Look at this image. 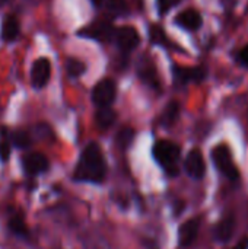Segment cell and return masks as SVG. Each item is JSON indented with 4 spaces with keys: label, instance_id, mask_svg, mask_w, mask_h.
Segmentation results:
<instances>
[{
    "label": "cell",
    "instance_id": "6da1fadb",
    "mask_svg": "<svg viewBox=\"0 0 248 249\" xmlns=\"http://www.w3.org/2000/svg\"><path fill=\"white\" fill-rule=\"evenodd\" d=\"M107 174V165L101 147L96 143H89L77 162L73 178L83 182H102Z\"/></svg>",
    "mask_w": 248,
    "mask_h": 249
},
{
    "label": "cell",
    "instance_id": "7a4b0ae2",
    "mask_svg": "<svg viewBox=\"0 0 248 249\" xmlns=\"http://www.w3.org/2000/svg\"><path fill=\"white\" fill-rule=\"evenodd\" d=\"M181 149L178 144L170 140H159L153 146V158L155 160L167 171L170 177L178 175V160H180Z\"/></svg>",
    "mask_w": 248,
    "mask_h": 249
},
{
    "label": "cell",
    "instance_id": "3957f363",
    "mask_svg": "<svg viewBox=\"0 0 248 249\" xmlns=\"http://www.w3.org/2000/svg\"><path fill=\"white\" fill-rule=\"evenodd\" d=\"M212 158H213V162H215L218 171L221 174H224L227 178H229L231 181H237L240 178L238 168L232 162V155L227 144H218L216 147H213Z\"/></svg>",
    "mask_w": 248,
    "mask_h": 249
},
{
    "label": "cell",
    "instance_id": "277c9868",
    "mask_svg": "<svg viewBox=\"0 0 248 249\" xmlns=\"http://www.w3.org/2000/svg\"><path fill=\"white\" fill-rule=\"evenodd\" d=\"M117 88L111 79H102L98 82L92 90V101L98 108L110 107L115 99Z\"/></svg>",
    "mask_w": 248,
    "mask_h": 249
},
{
    "label": "cell",
    "instance_id": "5b68a950",
    "mask_svg": "<svg viewBox=\"0 0 248 249\" xmlns=\"http://www.w3.org/2000/svg\"><path fill=\"white\" fill-rule=\"evenodd\" d=\"M50 74H51V63L48 58L41 57L37 58L32 64L31 69V83L35 89H41L44 88L48 80H50Z\"/></svg>",
    "mask_w": 248,
    "mask_h": 249
},
{
    "label": "cell",
    "instance_id": "8992f818",
    "mask_svg": "<svg viewBox=\"0 0 248 249\" xmlns=\"http://www.w3.org/2000/svg\"><path fill=\"white\" fill-rule=\"evenodd\" d=\"M79 35L86 36V38H92V39H98V41H108L115 34H114L113 25L110 22L96 20V22L91 23L89 26H85L83 29H80Z\"/></svg>",
    "mask_w": 248,
    "mask_h": 249
},
{
    "label": "cell",
    "instance_id": "52a82bcc",
    "mask_svg": "<svg viewBox=\"0 0 248 249\" xmlns=\"http://www.w3.org/2000/svg\"><path fill=\"white\" fill-rule=\"evenodd\" d=\"M48 159L42 153H28L22 158V168L29 177H35L48 171Z\"/></svg>",
    "mask_w": 248,
    "mask_h": 249
},
{
    "label": "cell",
    "instance_id": "ba28073f",
    "mask_svg": "<svg viewBox=\"0 0 248 249\" xmlns=\"http://www.w3.org/2000/svg\"><path fill=\"white\" fill-rule=\"evenodd\" d=\"M184 168H186V172L193 179H202L206 172V163H205V158H203L202 152L197 149L191 150L186 158Z\"/></svg>",
    "mask_w": 248,
    "mask_h": 249
},
{
    "label": "cell",
    "instance_id": "9c48e42d",
    "mask_svg": "<svg viewBox=\"0 0 248 249\" xmlns=\"http://www.w3.org/2000/svg\"><path fill=\"white\" fill-rule=\"evenodd\" d=\"M115 41H117L120 50H123L124 53H129V51H133L139 45L140 38H139V34L134 28L121 26L115 32Z\"/></svg>",
    "mask_w": 248,
    "mask_h": 249
},
{
    "label": "cell",
    "instance_id": "30bf717a",
    "mask_svg": "<svg viewBox=\"0 0 248 249\" xmlns=\"http://www.w3.org/2000/svg\"><path fill=\"white\" fill-rule=\"evenodd\" d=\"M199 228L200 223L197 219H190L186 223L181 225L180 232H178V241H180V247H189L191 245L197 235H199Z\"/></svg>",
    "mask_w": 248,
    "mask_h": 249
},
{
    "label": "cell",
    "instance_id": "8fae6325",
    "mask_svg": "<svg viewBox=\"0 0 248 249\" xmlns=\"http://www.w3.org/2000/svg\"><path fill=\"white\" fill-rule=\"evenodd\" d=\"M206 76V69L202 67H194V69H181L175 67L174 69V77L175 82L178 83H189V82H202Z\"/></svg>",
    "mask_w": 248,
    "mask_h": 249
},
{
    "label": "cell",
    "instance_id": "7c38bea8",
    "mask_svg": "<svg viewBox=\"0 0 248 249\" xmlns=\"http://www.w3.org/2000/svg\"><path fill=\"white\" fill-rule=\"evenodd\" d=\"M175 23L187 31H197L202 26V16L199 12L189 9V10H184L177 15Z\"/></svg>",
    "mask_w": 248,
    "mask_h": 249
},
{
    "label": "cell",
    "instance_id": "4fadbf2b",
    "mask_svg": "<svg viewBox=\"0 0 248 249\" xmlns=\"http://www.w3.org/2000/svg\"><path fill=\"white\" fill-rule=\"evenodd\" d=\"M19 36V22L13 15H7L1 23V38L6 42H13Z\"/></svg>",
    "mask_w": 248,
    "mask_h": 249
},
{
    "label": "cell",
    "instance_id": "5bb4252c",
    "mask_svg": "<svg viewBox=\"0 0 248 249\" xmlns=\"http://www.w3.org/2000/svg\"><path fill=\"white\" fill-rule=\"evenodd\" d=\"M234 231H235V220L234 217H227L224 220H221L215 231H213V235H215V239L219 241V242H228L232 235H234Z\"/></svg>",
    "mask_w": 248,
    "mask_h": 249
},
{
    "label": "cell",
    "instance_id": "9a60e30c",
    "mask_svg": "<svg viewBox=\"0 0 248 249\" xmlns=\"http://www.w3.org/2000/svg\"><path fill=\"white\" fill-rule=\"evenodd\" d=\"M95 120H96V124H98L99 128L107 130V128H110L114 124V121H115V112L110 107L99 108L96 111Z\"/></svg>",
    "mask_w": 248,
    "mask_h": 249
},
{
    "label": "cell",
    "instance_id": "2e32d148",
    "mask_svg": "<svg viewBox=\"0 0 248 249\" xmlns=\"http://www.w3.org/2000/svg\"><path fill=\"white\" fill-rule=\"evenodd\" d=\"M178 114H180V105H178V102L172 101V102H170V104L165 107V109H164V112H162V115H161V123H162L164 125L170 127V125H172V124L177 121Z\"/></svg>",
    "mask_w": 248,
    "mask_h": 249
},
{
    "label": "cell",
    "instance_id": "e0dca14e",
    "mask_svg": "<svg viewBox=\"0 0 248 249\" xmlns=\"http://www.w3.org/2000/svg\"><path fill=\"white\" fill-rule=\"evenodd\" d=\"M9 229L13 235L16 236H26L28 235V228L25 225V220H23V216L16 213L13 214L10 219H9Z\"/></svg>",
    "mask_w": 248,
    "mask_h": 249
},
{
    "label": "cell",
    "instance_id": "ac0fdd59",
    "mask_svg": "<svg viewBox=\"0 0 248 249\" xmlns=\"http://www.w3.org/2000/svg\"><path fill=\"white\" fill-rule=\"evenodd\" d=\"M139 76L140 79L148 83L151 88H155L158 89L159 88V80H158V76H156V70L153 66H140L139 69Z\"/></svg>",
    "mask_w": 248,
    "mask_h": 249
},
{
    "label": "cell",
    "instance_id": "d6986e66",
    "mask_svg": "<svg viewBox=\"0 0 248 249\" xmlns=\"http://www.w3.org/2000/svg\"><path fill=\"white\" fill-rule=\"evenodd\" d=\"M133 139H134V130L130 128V127H123V128L118 131L117 137H115L117 147L121 149V150H126V149L132 144Z\"/></svg>",
    "mask_w": 248,
    "mask_h": 249
},
{
    "label": "cell",
    "instance_id": "ffe728a7",
    "mask_svg": "<svg viewBox=\"0 0 248 249\" xmlns=\"http://www.w3.org/2000/svg\"><path fill=\"white\" fill-rule=\"evenodd\" d=\"M107 10L113 16H124L129 13V6H127L126 0H108Z\"/></svg>",
    "mask_w": 248,
    "mask_h": 249
},
{
    "label": "cell",
    "instance_id": "44dd1931",
    "mask_svg": "<svg viewBox=\"0 0 248 249\" xmlns=\"http://www.w3.org/2000/svg\"><path fill=\"white\" fill-rule=\"evenodd\" d=\"M66 70H67V73H69L70 77H79L80 74L85 73L86 66H85L83 61H80L77 58H69L66 61Z\"/></svg>",
    "mask_w": 248,
    "mask_h": 249
},
{
    "label": "cell",
    "instance_id": "7402d4cb",
    "mask_svg": "<svg viewBox=\"0 0 248 249\" xmlns=\"http://www.w3.org/2000/svg\"><path fill=\"white\" fill-rule=\"evenodd\" d=\"M10 143H13V146L19 147V149H26L31 146V136L25 131H15L10 137Z\"/></svg>",
    "mask_w": 248,
    "mask_h": 249
},
{
    "label": "cell",
    "instance_id": "603a6c76",
    "mask_svg": "<svg viewBox=\"0 0 248 249\" xmlns=\"http://www.w3.org/2000/svg\"><path fill=\"white\" fill-rule=\"evenodd\" d=\"M149 36H151V41L155 42V44H165V42H167V35H165V32L162 31V28L158 26V25L151 26V29H149Z\"/></svg>",
    "mask_w": 248,
    "mask_h": 249
},
{
    "label": "cell",
    "instance_id": "cb8c5ba5",
    "mask_svg": "<svg viewBox=\"0 0 248 249\" xmlns=\"http://www.w3.org/2000/svg\"><path fill=\"white\" fill-rule=\"evenodd\" d=\"M10 152H12V143L7 139H1L0 140V160L1 162H7L10 158Z\"/></svg>",
    "mask_w": 248,
    "mask_h": 249
},
{
    "label": "cell",
    "instance_id": "d4e9b609",
    "mask_svg": "<svg viewBox=\"0 0 248 249\" xmlns=\"http://www.w3.org/2000/svg\"><path fill=\"white\" fill-rule=\"evenodd\" d=\"M181 0H158V7H159V13L164 15L167 12H170L174 6H177Z\"/></svg>",
    "mask_w": 248,
    "mask_h": 249
},
{
    "label": "cell",
    "instance_id": "484cf974",
    "mask_svg": "<svg viewBox=\"0 0 248 249\" xmlns=\"http://www.w3.org/2000/svg\"><path fill=\"white\" fill-rule=\"evenodd\" d=\"M240 61L248 67V45H246L241 51H240Z\"/></svg>",
    "mask_w": 248,
    "mask_h": 249
},
{
    "label": "cell",
    "instance_id": "4316f807",
    "mask_svg": "<svg viewBox=\"0 0 248 249\" xmlns=\"http://www.w3.org/2000/svg\"><path fill=\"white\" fill-rule=\"evenodd\" d=\"M234 249H248V238L241 239V241L237 244V247H235Z\"/></svg>",
    "mask_w": 248,
    "mask_h": 249
},
{
    "label": "cell",
    "instance_id": "83f0119b",
    "mask_svg": "<svg viewBox=\"0 0 248 249\" xmlns=\"http://www.w3.org/2000/svg\"><path fill=\"white\" fill-rule=\"evenodd\" d=\"M92 1H94V3H95V4H99V3H101V1H102V0H92Z\"/></svg>",
    "mask_w": 248,
    "mask_h": 249
},
{
    "label": "cell",
    "instance_id": "f1b7e54d",
    "mask_svg": "<svg viewBox=\"0 0 248 249\" xmlns=\"http://www.w3.org/2000/svg\"><path fill=\"white\" fill-rule=\"evenodd\" d=\"M6 1H7V0H0V6H1V4H4Z\"/></svg>",
    "mask_w": 248,
    "mask_h": 249
}]
</instances>
